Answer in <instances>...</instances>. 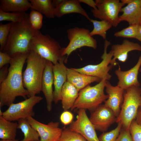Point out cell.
<instances>
[{"instance_id":"29","label":"cell","mask_w":141,"mask_h":141,"mask_svg":"<svg viewBox=\"0 0 141 141\" xmlns=\"http://www.w3.org/2000/svg\"><path fill=\"white\" fill-rule=\"evenodd\" d=\"M25 12H6L0 9V21H8L16 22L21 21L24 18Z\"/></svg>"},{"instance_id":"22","label":"cell","mask_w":141,"mask_h":141,"mask_svg":"<svg viewBox=\"0 0 141 141\" xmlns=\"http://www.w3.org/2000/svg\"><path fill=\"white\" fill-rule=\"evenodd\" d=\"M79 91L72 84L66 81L63 85L61 93V100L64 110L71 109L78 97Z\"/></svg>"},{"instance_id":"40","label":"cell","mask_w":141,"mask_h":141,"mask_svg":"<svg viewBox=\"0 0 141 141\" xmlns=\"http://www.w3.org/2000/svg\"><path fill=\"white\" fill-rule=\"evenodd\" d=\"M134 120L138 124L141 126V106L138 109Z\"/></svg>"},{"instance_id":"38","label":"cell","mask_w":141,"mask_h":141,"mask_svg":"<svg viewBox=\"0 0 141 141\" xmlns=\"http://www.w3.org/2000/svg\"><path fill=\"white\" fill-rule=\"evenodd\" d=\"M8 66V64L0 68V84L6 79L8 75L9 72Z\"/></svg>"},{"instance_id":"6","label":"cell","mask_w":141,"mask_h":141,"mask_svg":"<svg viewBox=\"0 0 141 141\" xmlns=\"http://www.w3.org/2000/svg\"><path fill=\"white\" fill-rule=\"evenodd\" d=\"M141 106V89L139 87L132 86L125 90L124 100L116 122H120L122 128L129 130L134 120L138 108Z\"/></svg>"},{"instance_id":"39","label":"cell","mask_w":141,"mask_h":141,"mask_svg":"<svg viewBox=\"0 0 141 141\" xmlns=\"http://www.w3.org/2000/svg\"><path fill=\"white\" fill-rule=\"evenodd\" d=\"M79 2L84 3L96 10L97 9L95 1L92 0H79Z\"/></svg>"},{"instance_id":"35","label":"cell","mask_w":141,"mask_h":141,"mask_svg":"<svg viewBox=\"0 0 141 141\" xmlns=\"http://www.w3.org/2000/svg\"><path fill=\"white\" fill-rule=\"evenodd\" d=\"M73 118V114L68 110H64L61 114L60 120L64 125H68L72 122Z\"/></svg>"},{"instance_id":"4","label":"cell","mask_w":141,"mask_h":141,"mask_svg":"<svg viewBox=\"0 0 141 141\" xmlns=\"http://www.w3.org/2000/svg\"><path fill=\"white\" fill-rule=\"evenodd\" d=\"M111 76L110 75L102 79L98 84L93 86L88 85L81 90L71 110L83 109L93 111L108 98L104 92L107 81Z\"/></svg>"},{"instance_id":"14","label":"cell","mask_w":141,"mask_h":141,"mask_svg":"<svg viewBox=\"0 0 141 141\" xmlns=\"http://www.w3.org/2000/svg\"><path fill=\"white\" fill-rule=\"evenodd\" d=\"M141 66V55L135 65L130 69L122 71L119 67L116 69L115 73L118 80L117 85L124 90L132 86L139 87L138 75Z\"/></svg>"},{"instance_id":"10","label":"cell","mask_w":141,"mask_h":141,"mask_svg":"<svg viewBox=\"0 0 141 141\" xmlns=\"http://www.w3.org/2000/svg\"><path fill=\"white\" fill-rule=\"evenodd\" d=\"M111 44L109 41L107 39L105 40L104 52L101 57L102 60L99 63L89 64L81 68H72L80 73L98 77L101 79L110 75L109 72L113 67L109 64H110L113 57V54L111 50L107 53V49Z\"/></svg>"},{"instance_id":"30","label":"cell","mask_w":141,"mask_h":141,"mask_svg":"<svg viewBox=\"0 0 141 141\" xmlns=\"http://www.w3.org/2000/svg\"><path fill=\"white\" fill-rule=\"evenodd\" d=\"M139 25H129L127 27L115 32L114 36L117 37L135 38L137 33Z\"/></svg>"},{"instance_id":"16","label":"cell","mask_w":141,"mask_h":141,"mask_svg":"<svg viewBox=\"0 0 141 141\" xmlns=\"http://www.w3.org/2000/svg\"><path fill=\"white\" fill-rule=\"evenodd\" d=\"M105 89L108 97L104 102V104L111 109L117 117L120 113L124 100L125 90L118 85H112L109 80L106 83Z\"/></svg>"},{"instance_id":"15","label":"cell","mask_w":141,"mask_h":141,"mask_svg":"<svg viewBox=\"0 0 141 141\" xmlns=\"http://www.w3.org/2000/svg\"><path fill=\"white\" fill-rule=\"evenodd\" d=\"M67 58L65 56H63L53 67L54 76L53 92L54 102L57 103L61 100V93L62 87L67 81V68L64 64Z\"/></svg>"},{"instance_id":"8","label":"cell","mask_w":141,"mask_h":141,"mask_svg":"<svg viewBox=\"0 0 141 141\" xmlns=\"http://www.w3.org/2000/svg\"><path fill=\"white\" fill-rule=\"evenodd\" d=\"M95 2L97 9H91L93 16L116 27L120 22L119 13L125 4L119 0H97Z\"/></svg>"},{"instance_id":"18","label":"cell","mask_w":141,"mask_h":141,"mask_svg":"<svg viewBox=\"0 0 141 141\" xmlns=\"http://www.w3.org/2000/svg\"><path fill=\"white\" fill-rule=\"evenodd\" d=\"M111 50L113 52V56L110 64L113 67L117 64L116 60L122 62H125L129 52L134 50L141 51V46L137 43L125 39L121 44L112 45Z\"/></svg>"},{"instance_id":"27","label":"cell","mask_w":141,"mask_h":141,"mask_svg":"<svg viewBox=\"0 0 141 141\" xmlns=\"http://www.w3.org/2000/svg\"><path fill=\"white\" fill-rule=\"evenodd\" d=\"M90 21L93 26V30L90 33V35L92 37L99 35L105 40L106 39L107 32L112 26L111 24L104 20L98 21L91 19Z\"/></svg>"},{"instance_id":"13","label":"cell","mask_w":141,"mask_h":141,"mask_svg":"<svg viewBox=\"0 0 141 141\" xmlns=\"http://www.w3.org/2000/svg\"><path fill=\"white\" fill-rule=\"evenodd\" d=\"M92 112L89 119L96 130L105 132L116 121L117 117L114 113L104 104L100 105Z\"/></svg>"},{"instance_id":"32","label":"cell","mask_w":141,"mask_h":141,"mask_svg":"<svg viewBox=\"0 0 141 141\" xmlns=\"http://www.w3.org/2000/svg\"><path fill=\"white\" fill-rule=\"evenodd\" d=\"M121 124L118 123V125L114 129L107 132H103L99 136V141H116L122 128Z\"/></svg>"},{"instance_id":"11","label":"cell","mask_w":141,"mask_h":141,"mask_svg":"<svg viewBox=\"0 0 141 141\" xmlns=\"http://www.w3.org/2000/svg\"><path fill=\"white\" fill-rule=\"evenodd\" d=\"M77 113L76 120L71 124L69 128L80 134L87 141H99L85 110L79 109Z\"/></svg>"},{"instance_id":"36","label":"cell","mask_w":141,"mask_h":141,"mask_svg":"<svg viewBox=\"0 0 141 141\" xmlns=\"http://www.w3.org/2000/svg\"><path fill=\"white\" fill-rule=\"evenodd\" d=\"M116 141H133L129 130L122 128Z\"/></svg>"},{"instance_id":"44","label":"cell","mask_w":141,"mask_h":141,"mask_svg":"<svg viewBox=\"0 0 141 141\" xmlns=\"http://www.w3.org/2000/svg\"><path fill=\"white\" fill-rule=\"evenodd\" d=\"M139 71L141 73V68H140V69ZM140 88H141V87Z\"/></svg>"},{"instance_id":"25","label":"cell","mask_w":141,"mask_h":141,"mask_svg":"<svg viewBox=\"0 0 141 141\" xmlns=\"http://www.w3.org/2000/svg\"><path fill=\"white\" fill-rule=\"evenodd\" d=\"M31 4V8L44 15L48 18L53 19L55 17V8L51 0H30Z\"/></svg>"},{"instance_id":"19","label":"cell","mask_w":141,"mask_h":141,"mask_svg":"<svg viewBox=\"0 0 141 141\" xmlns=\"http://www.w3.org/2000/svg\"><path fill=\"white\" fill-rule=\"evenodd\" d=\"M120 12L122 13L119 16L120 22L126 21L129 25H139L141 22V0H131Z\"/></svg>"},{"instance_id":"26","label":"cell","mask_w":141,"mask_h":141,"mask_svg":"<svg viewBox=\"0 0 141 141\" xmlns=\"http://www.w3.org/2000/svg\"><path fill=\"white\" fill-rule=\"evenodd\" d=\"M18 129L23 133L24 138L21 141H40L37 131L29 123L27 119H21L18 121Z\"/></svg>"},{"instance_id":"21","label":"cell","mask_w":141,"mask_h":141,"mask_svg":"<svg viewBox=\"0 0 141 141\" xmlns=\"http://www.w3.org/2000/svg\"><path fill=\"white\" fill-rule=\"evenodd\" d=\"M80 3L79 0H63L58 7L55 8V16L60 18L65 14L77 13L82 15L90 21L91 19Z\"/></svg>"},{"instance_id":"37","label":"cell","mask_w":141,"mask_h":141,"mask_svg":"<svg viewBox=\"0 0 141 141\" xmlns=\"http://www.w3.org/2000/svg\"><path fill=\"white\" fill-rule=\"evenodd\" d=\"M12 59L7 53L0 51V68L5 65L10 64Z\"/></svg>"},{"instance_id":"5","label":"cell","mask_w":141,"mask_h":141,"mask_svg":"<svg viewBox=\"0 0 141 141\" xmlns=\"http://www.w3.org/2000/svg\"><path fill=\"white\" fill-rule=\"evenodd\" d=\"M30 50L34 51L54 64L64 56L59 43L49 35L43 34L39 30H36L29 45Z\"/></svg>"},{"instance_id":"28","label":"cell","mask_w":141,"mask_h":141,"mask_svg":"<svg viewBox=\"0 0 141 141\" xmlns=\"http://www.w3.org/2000/svg\"><path fill=\"white\" fill-rule=\"evenodd\" d=\"M61 137L58 141H87L81 135L65 127L62 128Z\"/></svg>"},{"instance_id":"7","label":"cell","mask_w":141,"mask_h":141,"mask_svg":"<svg viewBox=\"0 0 141 141\" xmlns=\"http://www.w3.org/2000/svg\"><path fill=\"white\" fill-rule=\"evenodd\" d=\"M88 29L77 27L69 28L67 31V37L69 42L65 48L61 49L62 56H68L73 51L81 47L87 46L94 49L97 47L96 39L91 36Z\"/></svg>"},{"instance_id":"43","label":"cell","mask_w":141,"mask_h":141,"mask_svg":"<svg viewBox=\"0 0 141 141\" xmlns=\"http://www.w3.org/2000/svg\"><path fill=\"white\" fill-rule=\"evenodd\" d=\"M0 141H19V140L18 139H14L1 140Z\"/></svg>"},{"instance_id":"24","label":"cell","mask_w":141,"mask_h":141,"mask_svg":"<svg viewBox=\"0 0 141 141\" xmlns=\"http://www.w3.org/2000/svg\"><path fill=\"white\" fill-rule=\"evenodd\" d=\"M17 127V122L8 121L0 116V138L3 140L15 139Z\"/></svg>"},{"instance_id":"9","label":"cell","mask_w":141,"mask_h":141,"mask_svg":"<svg viewBox=\"0 0 141 141\" xmlns=\"http://www.w3.org/2000/svg\"><path fill=\"white\" fill-rule=\"evenodd\" d=\"M43 99L41 96L36 95L19 103H13L9 106L6 110L3 112L2 116L11 121L33 117L35 115L34 107Z\"/></svg>"},{"instance_id":"41","label":"cell","mask_w":141,"mask_h":141,"mask_svg":"<svg viewBox=\"0 0 141 141\" xmlns=\"http://www.w3.org/2000/svg\"><path fill=\"white\" fill-rule=\"evenodd\" d=\"M141 42V25H139L138 31L135 38Z\"/></svg>"},{"instance_id":"12","label":"cell","mask_w":141,"mask_h":141,"mask_svg":"<svg viewBox=\"0 0 141 141\" xmlns=\"http://www.w3.org/2000/svg\"><path fill=\"white\" fill-rule=\"evenodd\" d=\"M29 123L38 132L40 141H58L62 129L59 127L58 122L51 121L47 124L42 123L30 117L27 119Z\"/></svg>"},{"instance_id":"42","label":"cell","mask_w":141,"mask_h":141,"mask_svg":"<svg viewBox=\"0 0 141 141\" xmlns=\"http://www.w3.org/2000/svg\"><path fill=\"white\" fill-rule=\"evenodd\" d=\"M63 0H53L52 1V4L54 7L55 8L58 7Z\"/></svg>"},{"instance_id":"23","label":"cell","mask_w":141,"mask_h":141,"mask_svg":"<svg viewBox=\"0 0 141 141\" xmlns=\"http://www.w3.org/2000/svg\"><path fill=\"white\" fill-rule=\"evenodd\" d=\"M0 2V9L6 12H25L31 6L27 0H1Z\"/></svg>"},{"instance_id":"33","label":"cell","mask_w":141,"mask_h":141,"mask_svg":"<svg viewBox=\"0 0 141 141\" xmlns=\"http://www.w3.org/2000/svg\"><path fill=\"white\" fill-rule=\"evenodd\" d=\"M11 26V22L0 24V51H2L6 43Z\"/></svg>"},{"instance_id":"3","label":"cell","mask_w":141,"mask_h":141,"mask_svg":"<svg viewBox=\"0 0 141 141\" xmlns=\"http://www.w3.org/2000/svg\"><path fill=\"white\" fill-rule=\"evenodd\" d=\"M46 61L34 51L30 50L28 54L23 79L28 98L36 96L42 91V80Z\"/></svg>"},{"instance_id":"2","label":"cell","mask_w":141,"mask_h":141,"mask_svg":"<svg viewBox=\"0 0 141 141\" xmlns=\"http://www.w3.org/2000/svg\"><path fill=\"white\" fill-rule=\"evenodd\" d=\"M36 30L32 27L29 14L26 13L20 21L11 22L7 42L2 51L11 57L20 54H28L29 45Z\"/></svg>"},{"instance_id":"45","label":"cell","mask_w":141,"mask_h":141,"mask_svg":"<svg viewBox=\"0 0 141 141\" xmlns=\"http://www.w3.org/2000/svg\"><path fill=\"white\" fill-rule=\"evenodd\" d=\"M140 24H141V22H140Z\"/></svg>"},{"instance_id":"17","label":"cell","mask_w":141,"mask_h":141,"mask_svg":"<svg viewBox=\"0 0 141 141\" xmlns=\"http://www.w3.org/2000/svg\"><path fill=\"white\" fill-rule=\"evenodd\" d=\"M53 65L51 62L46 60L42 82V91L45 98L47 109L49 112L52 109L54 101L52 87L54 85Z\"/></svg>"},{"instance_id":"34","label":"cell","mask_w":141,"mask_h":141,"mask_svg":"<svg viewBox=\"0 0 141 141\" xmlns=\"http://www.w3.org/2000/svg\"><path fill=\"white\" fill-rule=\"evenodd\" d=\"M133 141H141V126L135 120L131 122L129 127Z\"/></svg>"},{"instance_id":"31","label":"cell","mask_w":141,"mask_h":141,"mask_svg":"<svg viewBox=\"0 0 141 141\" xmlns=\"http://www.w3.org/2000/svg\"><path fill=\"white\" fill-rule=\"evenodd\" d=\"M43 16L38 11L32 10L29 14V20L32 28L35 30H39L42 25Z\"/></svg>"},{"instance_id":"1","label":"cell","mask_w":141,"mask_h":141,"mask_svg":"<svg viewBox=\"0 0 141 141\" xmlns=\"http://www.w3.org/2000/svg\"><path fill=\"white\" fill-rule=\"evenodd\" d=\"M28 53L20 54L12 57L8 75L0 84V107H9L18 96L27 99L28 93L24 85L22 70Z\"/></svg>"},{"instance_id":"20","label":"cell","mask_w":141,"mask_h":141,"mask_svg":"<svg viewBox=\"0 0 141 141\" xmlns=\"http://www.w3.org/2000/svg\"><path fill=\"white\" fill-rule=\"evenodd\" d=\"M101 80L98 77L80 73L72 68H67V81L73 85L79 92L91 83H99Z\"/></svg>"}]
</instances>
